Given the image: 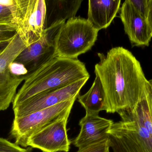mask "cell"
<instances>
[{"label":"cell","instance_id":"6da1fadb","mask_svg":"<svg viewBox=\"0 0 152 152\" xmlns=\"http://www.w3.org/2000/svg\"><path fill=\"white\" fill-rule=\"evenodd\" d=\"M100 61L95 74L102 85L107 113L120 116L134 109L140 101L148 80L140 62L129 51L113 47L107 54L98 53Z\"/></svg>","mask_w":152,"mask_h":152},{"label":"cell","instance_id":"7a4b0ae2","mask_svg":"<svg viewBox=\"0 0 152 152\" xmlns=\"http://www.w3.org/2000/svg\"><path fill=\"white\" fill-rule=\"evenodd\" d=\"M24 76V83L16 94L12 108L45 91L89 78L85 64L77 59L55 57Z\"/></svg>","mask_w":152,"mask_h":152},{"label":"cell","instance_id":"3957f363","mask_svg":"<svg viewBox=\"0 0 152 152\" xmlns=\"http://www.w3.org/2000/svg\"><path fill=\"white\" fill-rule=\"evenodd\" d=\"M98 32L87 19L75 17L68 20L56 35L55 56L77 59L94 46Z\"/></svg>","mask_w":152,"mask_h":152},{"label":"cell","instance_id":"277c9868","mask_svg":"<svg viewBox=\"0 0 152 152\" xmlns=\"http://www.w3.org/2000/svg\"><path fill=\"white\" fill-rule=\"evenodd\" d=\"M77 98L60 103L23 117H14L11 129V136L15 143L27 148L29 138L72 109Z\"/></svg>","mask_w":152,"mask_h":152},{"label":"cell","instance_id":"5b68a950","mask_svg":"<svg viewBox=\"0 0 152 152\" xmlns=\"http://www.w3.org/2000/svg\"><path fill=\"white\" fill-rule=\"evenodd\" d=\"M45 18V0H16V33L27 47L42 36Z\"/></svg>","mask_w":152,"mask_h":152},{"label":"cell","instance_id":"8992f818","mask_svg":"<svg viewBox=\"0 0 152 152\" xmlns=\"http://www.w3.org/2000/svg\"><path fill=\"white\" fill-rule=\"evenodd\" d=\"M26 47L16 33L7 47L0 54V111L9 108L17 94L18 87L24 81V76L13 75L8 66Z\"/></svg>","mask_w":152,"mask_h":152},{"label":"cell","instance_id":"52a82bcc","mask_svg":"<svg viewBox=\"0 0 152 152\" xmlns=\"http://www.w3.org/2000/svg\"><path fill=\"white\" fill-rule=\"evenodd\" d=\"M88 79H83L65 86L47 90L28 98L12 108L14 117H23L60 103L77 98L80 90Z\"/></svg>","mask_w":152,"mask_h":152},{"label":"cell","instance_id":"ba28073f","mask_svg":"<svg viewBox=\"0 0 152 152\" xmlns=\"http://www.w3.org/2000/svg\"><path fill=\"white\" fill-rule=\"evenodd\" d=\"M66 22H58L45 29L41 38L24 49L14 62L23 64L28 74L56 57L55 38L60 29Z\"/></svg>","mask_w":152,"mask_h":152},{"label":"cell","instance_id":"9c48e42d","mask_svg":"<svg viewBox=\"0 0 152 152\" xmlns=\"http://www.w3.org/2000/svg\"><path fill=\"white\" fill-rule=\"evenodd\" d=\"M71 109L33 135L28 139L27 146L39 149L43 152H68L70 141L66 126Z\"/></svg>","mask_w":152,"mask_h":152},{"label":"cell","instance_id":"30bf717a","mask_svg":"<svg viewBox=\"0 0 152 152\" xmlns=\"http://www.w3.org/2000/svg\"><path fill=\"white\" fill-rule=\"evenodd\" d=\"M120 18L131 43L135 46H148L152 31L145 17L136 9L130 0H126L121 8Z\"/></svg>","mask_w":152,"mask_h":152},{"label":"cell","instance_id":"8fae6325","mask_svg":"<svg viewBox=\"0 0 152 152\" xmlns=\"http://www.w3.org/2000/svg\"><path fill=\"white\" fill-rule=\"evenodd\" d=\"M109 140L113 152H151L129 121L113 123L109 133Z\"/></svg>","mask_w":152,"mask_h":152},{"label":"cell","instance_id":"7c38bea8","mask_svg":"<svg viewBox=\"0 0 152 152\" xmlns=\"http://www.w3.org/2000/svg\"><path fill=\"white\" fill-rule=\"evenodd\" d=\"M113 123L111 120L100 117L99 114H86L80 121V132L73 144L80 148L107 139Z\"/></svg>","mask_w":152,"mask_h":152},{"label":"cell","instance_id":"4fadbf2b","mask_svg":"<svg viewBox=\"0 0 152 152\" xmlns=\"http://www.w3.org/2000/svg\"><path fill=\"white\" fill-rule=\"evenodd\" d=\"M121 0L92 1L88 2L87 19L98 31L108 28L120 8Z\"/></svg>","mask_w":152,"mask_h":152},{"label":"cell","instance_id":"5bb4252c","mask_svg":"<svg viewBox=\"0 0 152 152\" xmlns=\"http://www.w3.org/2000/svg\"><path fill=\"white\" fill-rule=\"evenodd\" d=\"M46 7L45 29L58 22L76 17L83 0H45Z\"/></svg>","mask_w":152,"mask_h":152},{"label":"cell","instance_id":"9a60e30c","mask_svg":"<svg viewBox=\"0 0 152 152\" xmlns=\"http://www.w3.org/2000/svg\"><path fill=\"white\" fill-rule=\"evenodd\" d=\"M78 101L84 107L86 114H99L100 112L106 110L105 93L98 76L95 79L89 90L83 95H79Z\"/></svg>","mask_w":152,"mask_h":152},{"label":"cell","instance_id":"2e32d148","mask_svg":"<svg viewBox=\"0 0 152 152\" xmlns=\"http://www.w3.org/2000/svg\"><path fill=\"white\" fill-rule=\"evenodd\" d=\"M16 0L0 1V26L16 27Z\"/></svg>","mask_w":152,"mask_h":152},{"label":"cell","instance_id":"e0dca14e","mask_svg":"<svg viewBox=\"0 0 152 152\" xmlns=\"http://www.w3.org/2000/svg\"><path fill=\"white\" fill-rule=\"evenodd\" d=\"M109 138L79 148L77 152H110Z\"/></svg>","mask_w":152,"mask_h":152},{"label":"cell","instance_id":"ac0fdd59","mask_svg":"<svg viewBox=\"0 0 152 152\" xmlns=\"http://www.w3.org/2000/svg\"><path fill=\"white\" fill-rule=\"evenodd\" d=\"M31 148H24L0 137V152H32Z\"/></svg>","mask_w":152,"mask_h":152},{"label":"cell","instance_id":"d6986e66","mask_svg":"<svg viewBox=\"0 0 152 152\" xmlns=\"http://www.w3.org/2000/svg\"><path fill=\"white\" fill-rule=\"evenodd\" d=\"M17 28L10 26H0V40L11 39L16 34Z\"/></svg>","mask_w":152,"mask_h":152},{"label":"cell","instance_id":"ffe728a7","mask_svg":"<svg viewBox=\"0 0 152 152\" xmlns=\"http://www.w3.org/2000/svg\"><path fill=\"white\" fill-rule=\"evenodd\" d=\"M10 72L16 76H24L28 74L27 70L21 63L13 62L8 66Z\"/></svg>","mask_w":152,"mask_h":152},{"label":"cell","instance_id":"44dd1931","mask_svg":"<svg viewBox=\"0 0 152 152\" xmlns=\"http://www.w3.org/2000/svg\"><path fill=\"white\" fill-rule=\"evenodd\" d=\"M136 9L145 17L147 0H130Z\"/></svg>","mask_w":152,"mask_h":152},{"label":"cell","instance_id":"7402d4cb","mask_svg":"<svg viewBox=\"0 0 152 152\" xmlns=\"http://www.w3.org/2000/svg\"><path fill=\"white\" fill-rule=\"evenodd\" d=\"M145 18L152 31V0H147Z\"/></svg>","mask_w":152,"mask_h":152},{"label":"cell","instance_id":"603a6c76","mask_svg":"<svg viewBox=\"0 0 152 152\" xmlns=\"http://www.w3.org/2000/svg\"><path fill=\"white\" fill-rule=\"evenodd\" d=\"M11 39H10V40H0V54L7 47L8 45L10 43Z\"/></svg>","mask_w":152,"mask_h":152},{"label":"cell","instance_id":"cb8c5ba5","mask_svg":"<svg viewBox=\"0 0 152 152\" xmlns=\"http://www.w3.org/2000/svg\"><path fill=\"white\" fill-rule=\"evenodd\" d=\"M149 82H150V84H151V88H152V82H150V81H149Z\"/></svg>","mask_w":152,"mask_h":152},{"label":"cell","instance_id":"d4e9b609","mask_svg":"<svg viewBox=\"0 0 152 152\" xmlns=\"http://www.w3.org/2000/svg\"><path fill=\"white\" fill-rule=\"evenodd\" d=\"M150 82H152V79L151 80H150Z\"/></svg>","mask_w":152,"mask_h":152}]
</instances>
